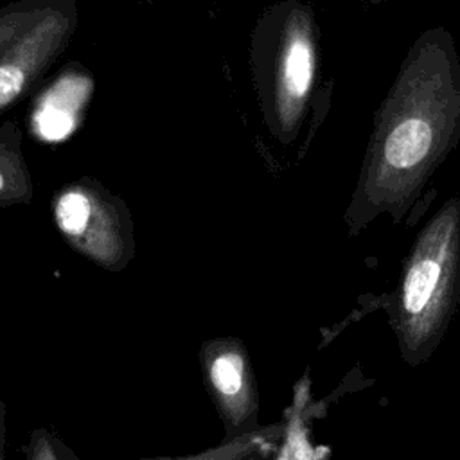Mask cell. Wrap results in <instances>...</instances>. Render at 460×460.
<instances>
[{
	"label": "cell",
	"mask_w": 460,
	"mask_h": 460,
	"mask_svg": "<svg viewBox=\"0 0 460 460\" xmlns=\"http://www.w3.org/2000/svg\"><path fill=\"white\" fill-rule=\"evenodd\" d=\"M7 447V406L0 394V460H5Z\"/></svg>",
	"instance_id": "obj_11"
},
{
	"label": "cell",
	"mask_w": 460,
	"mask_h": 460,
	"mask_svg": "<svg viewBox=\"0 0 460 460\" xmlns=\"http://www.w3.org/2000/svg\"><path fill=\"white\" fill-rule=\"evenodd\" d=\"M50 214L63 241L106 271H122L137 255L135 223L126 199L93 176L63 183Z\"/></svg>",
	"instance_id": "obj_4"
},
{
	"label": "cell",
	"mask_w": 460,
	"mask_h": 460,
	"mask_svg": "<svg viewBox=\"0 0 460 460\" xmlns=\"http://www.w3.org/2000/svg\"><path fill=\"white\" fill-rule=\"evenodd\" d=\"M142 2H146V4H153V2H158V0H142Z\"/></svg>",
	"instance_id": "obj_13"
},
{
	"label": "cell",
	"mask_w": 460,
	"mask_h": 460,
	"mask_svg": "<svg viewBox=\"0 0 460 460\" xmlns=\"http://www.w3.org/2000/svg\"><path fill=\"white\" fill-rule=\"evenodd\" d=\"M59 442L47 429H34L31 433L25 460H61Z\"/></svg>",
	"instance_id": "obj_10"
},
{
	"label": "cell",
	"mask_w": 460,
	"mask_h": 460,
	"mask_svg": "<svg viewBox=\"0 0 460 460\" xmlns=\"http://www.w3.org/2000/svg\"><path fill=\"white\" fill-rule=\"evenodd\" d=\"M282 435H284V424L277 422L270 426H261L259 429L243 433L232 440H223L219 446L196 455L162 458V460H250L255 456H266L273 453Z\"/></svg>",
	"instance_id": "obj_8"
},
{
	"label": "cell",
	"mask_w": 460,
	"mask_h": 460,
	"mask_svg": "<svg viewBox=\"0 0 460 460\" xmlns=\"http://www.w3.org/2000/svg\"><path fill=\"white\" fill-rule=\"evenodd\" d=\"M460 142V54L444 25L422 31L379 102L345 207L350 237L386 216L404 221Z\"/></svg>",
	"instance_id": "obj_1"
},
{
	"label": "cell",
	"mask_w": 460,
	"mask_h": 460,
	"mask_svg": "<svg viewBox=\"0 0 460 460\" xmlns=\"http://www.w3.org/2000/svg\"><path fill=\"white\" fill-rule=\"evenodd\" d=\"M50 4L52 0H16L0 5V52Z\"/></svg>",
	"instance_id": "obj_9"
},
{
	"label": "cell",
	"mask_w": 460,
	"mask_h": 460,
	"mask_svg": "<svg viewBox=\"0 0 460 460\" xmlns=\"http://www.w3.org/2000/svg\"><path fill=\"white\" fill-rule=\"evenodd\" d=\"M365 5H368V7H379V5H383V4H386L388 0H361Z\"/></svg>",
	"instance_id": "obj_12"
},
{
	"label": "cell",
	"mask_w": 460,
	"mask_h": 460,
	"mask_svg": "<svg viewBox=\"0 0 460 460\" xmlns=\"http://www.w3.org/2000/svg\"><path fill=\"white\" fill-rule=\"evenodd\" d=\"M207 390L225 424V438L259 429V395L250 354L237 338H216L201 345Z\"/></svg>",
	"instance_id": "obj_6"
},
{
	"label": "cell",
	"mask_w": 460,
	"mask_h": 460,
	"mask_svg": "<svg viewBox=\"0 0 460 460\" xmlns=\"http://www.w3.org/2000/svg\"><path fill=\"white\" fill-rule=\"evenodd\" d=\"M460 300V196L447 198L415 235L386 314L401 359L426 363L440 347Z\"/></svg>",
	"instance_id": "obj_3"
},
{
	"label": "cell",
	"mask_w": 460,
	"mask_h": 460,
	"mask_svg": "<svg viewBox=\"0 0 460 460\" xmlns=\"http://www.w3.org/2000/svg\"><path fill=\"white\" fill-rule=\"evenodd\" d=\"M34 180L23 155L22 128L14 120H0V208L29 205Z\"/></svg>",
	"instance_id": "obj_7"
},
{
	"label": "cell",
	"mask_w": 460,
	"mask_h": 460,
	"mask_svg": "<svg viewBox=\"0 0 460 460\" xmlns=\"http://www.w3.org/2000/svg\"><path fill=\"white\" fill-rule=\"evenodd\" d=\"M252 83L262 122L282 146L293 144L320 93L322 32L307 0L268 5L250 34Z\"/></svg>",
	"instance_id": "obj_2"
},
{
	"label": "cell",
	"mask_w": 460,
	"mask_h": 460,
	"mask_svg": "<svg viewBox=\"0 0 460 460\" xmlns=\"http://www.w3.org/2000/svg\"><path fill=\"white\" fill-rule=\"evenodd\" d=\"M79 0L52 4L0 52V115L23 101L70 45Z\"/></svg>",
	"instance_id": "obj_5"
}]
</instances>
